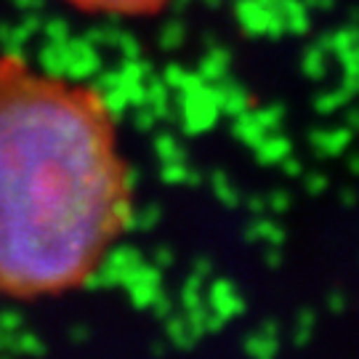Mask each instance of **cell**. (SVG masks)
I'll use <instances>...</instances> for the list:
<instances>
[{"instance_id":"cell-1","label":"cell","mask_w":359,"mask_h":359,"mask_svg":"<svg viewBox=\"0 0 359 359\" xmlns=\"http://www.w3.org/2000/svg\"><path fill=\"white\" fill-rule=\"evenodd\" d=\"M130 210L107 99L0 53V295L43 298L88 283Z\"/></svg>"},{"instance_id":"cell-2","label":"cell","mask_w":359,"mask_h":359,"mask_svg":"<svg viewBox=\"0 0 359 359\" xmlns=\"http://www.w3.org/2000/svg\"><path fill=\"white\" fill-rule=\"evenodd\" d=\"M83 13H104V16H147L163 11L170 0H65Z\"/></svg>"}]
</instances>
